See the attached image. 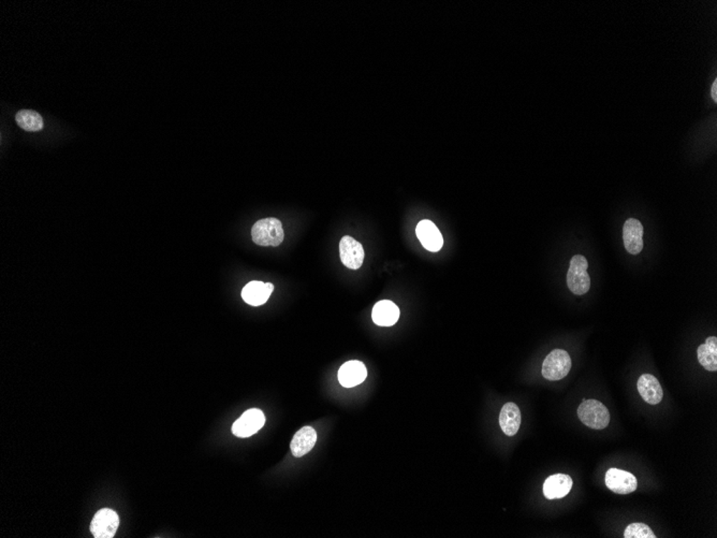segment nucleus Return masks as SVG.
<instances>
[{
	"instance_id": "nucleus-8",
	"label": "nucleus",
	"mask_w": 717,
	"mask_h": 538,
	"mask_svg": "<svg viewBox=\"0 0 717 538\" xmlns=\"http://www.w3.org/2000/svg\"><path fill=\"white\" fill-rule=\"evenodd\" d=\"M606 485L608 489L617 494H629L636 491L638 487L637 479L629 471L612 467L606 474Z\"/></svg>"
},
{
	"instance_id": "nucleus-18",
	"label": "nucleus",
	"mask_w": 717,
	"mask_h": 538,
	"mask_svg": "<svg viewBox=\"0 0 717 538\" xmlns=\"http://www.w3.org/2000/svg\"><path fill=\"white\" fill-rule=\"evenodd\" d=\"M698 360L706 371L715 372L717 370V338L710 336L706 338L704 344L700 345L697 350Z\"/></svg>"
},
{
	"instance_id": "nucleus-2",
	"label": "nucleus",
	"mask_w": 717,
	"mask_h": 538,
	"mask_svg": "<svg viewBox=\"0 0 717 538\" xmlns=\"http://www.w3.org/2000/svg\"><path fill=\"white\" fill-rule=\"evenodd\" d=\"M578 416L586 427L602 430L610 423L608 408L598 400H585L578 408Z\"/></svg>"
},
{
	"instance_id": "nucleus-21",
	"label": "nucleus",
	"mask_w": 717,
	"mask_h": 538,
	"mask_svg": "<svg viewBox=\"0 0 717 538\" xmlns=\"http://www.w3.org/2000/svg\"><path fill=\"white\" fill-rule=\"evenodd\" d=\"M711 95H712L713 101L716 103L717 101V80L713 82L712 88H711Z\"/></svg>"
},
{
	"instance_id": "nucleus-16",
	"label": "nucleus",
	"mask_w": 717,
	"mask_h": 538,
	"mask_svg": "<svg viewBox=\"0 0 717 538\" xmlns=\"http://www.w3.org/2000/svg\"><path fill=\"white\" fill-rule=\"evenodd\" d=\"M317 442V433L311 427H303L293 436L290 444L291 452L297 458L309 454Z\"/></svg>"
},
{
	"instance_id": "nucleus-11",
	"label": "nucleus",
	"mask_w": 717,
	"mask_h": 538,
	"mask_svg": "<svg viewBox=\"0 0 717 538\" xmlns=\"http://www.w3.org/2000/svg\"><path fill=\"white\" fill-rule=\"evenodd\" d=\"M367 377V370L361 361L351 360L344 363L338 371V381L345 388L360 385Z\"/></svg>"
},
{
	"instance_id": "nucleus-15",
	"label": "nucleus",
	"mask_w": 717,
	"mask_h": 538,
	"mask_svg": "<svg viewBox=\"0 0 717 538\" xmlns=\"http://www.w3.org/2000/svg\"><path fill=\"white\" fill-rule=\"evenodd\" d=\"M573 479L565 474H556L546 479L544 483V494L548 500H556L566 496L573 488Z\"/></svg>"
},
{
	"instance_id": "nucleus-5",
	"label": "nucleus",
	"mask_w": 717,
	"mask_h": 538,
	"mask_svg": "<svg viewBox=\"0 0 717 538\" xmlns=\"http://www.w3.org/2000/svg\"><path fill=\"white\" fill-rule=\"evenodd\" d=\"M120 527V518L114 510L103 508L93 517L91 532L95 538H112Z\"/></svg>"
},
{
	"instance_id": "nucleus-3",
	"label": "nucleus",
	"mask_w": 717,
	"mask_h": 538,
	"mask_svg": "<svg viewBox=\"0 0 717 538\" xmlns=\"http://www.w3.org/2000/svg\"><path fill=\"white\" fill-rule=\"evenodd\" d=\"M589 261L582 255H575L571 258L570 267L567 273V285L571 292L582 296L589 292L591 287V277L587 273Z\"/></svg>"
},
{
	"instance_id": "nucleus-10",
	"label": "nucleus",
	"mask_w": 717,
	"mask_h": 538,
	"mask_svg": "<svg viewBox=\"0 0 717 538\" xmlns=\"http://www.w3.org/2000/svg\"><path fill=\"white\" fill-rule=\"evenodd\" d=\"M623 241L629 254H640L643 248V227L639 220L629 218L623 227Z\"/></svg>"
},
{
	"instance_id": "nucleus-7",
	"label": "nucleus",
	"mask_w": 717,
	"mask_h": 538,
	"mask_svg": "<svg viewBox=\"0 0 717 538\" xmlns=\"http://www.w3.org/2000/svg\"><path fill=\"white\" fill-rule=\"evenodd\" d=\"M362 244L349 236H343L340 242V256L343 265L350 270L360 269L365 261Z\"/></svg>"
},
{
	"instance_id": "nucleus-9",
	"label": "nucleus",
	"mask_w": 717,
	"mask_h": 538,
	"mask_svg": "<svg viewBox=\"0 0 717 538\" xmlns=\"http://www.w3.org/2000/svg\"><path fill=\"white\" fill-rule=\"evenodd\" d=\"M415 234H417L421 244L428 251L436 253V251H440L444 245L442 234L431 220H421L415 228Z\"/></svg>"
},
{
	"instance_id": "nucleus-6",
	"label": "nucleus",
	"mask_w": 717,
	"mask_h": 538,
	"mask_svg": "<svg viewBox=\"0 0 717 538\" xmlns=\"http://www.w3.org/2000/svg\"><path fill=\"white\" fill-rule=\"evenodd\" d=\"M265 423V416L261 409H248L234 423L232 433L238 437H249L257 433Z\"/></svg>"
},
{
	"instance_id": "nucleus-19",
	"label": "nucleus",
	"mask_w": 717,
	"mask_h": 538,
	"mask_svg": "<svg viewBox=\"0 0 717 538\" xmlns=\"http://www.w3.org/2000/svg\"><path fill=\"white\" fill-rule=\"evenodd\" d=\"M18 126L26 132H36L43 128V120L38 112L33 110H22L16 115Z\"/></svg>"
},
{
	"instance_id": "nucleus-12",
	"label": "nucleus",
	"mask_w": 717,
	"mask_h": 538,
	"mask_svg": "<svg viewBox=\"0 0 717 538\" xmlns=\"http://www.w3.org/2000/svg\"><path fill=\"white\" fill-rule=\"evenodd\" d=\"M273 290L274 285L271 282L253 280L243 288L242 298L247 304L259 307L267 303Z\"/></svg>"
},
{
	"instance_id": "nucleus-14",
	"label": "nucleus",
	"mask_w": 717,
	"mask_h": 538,
	"mask_svg": "<svg viewBox=\"0 0 717 538\" xmlns=\"http://www.w3.org/2000/svg\"><path fill=\"white\" fill-rule=\"evenodd\" d=\"M372 319L380 327H391L400 319V309L392 301H379L374 305Z\"/></svg>"
},
{
	"instance_id": "nucleus-17",
	"label": "nucleus",
	"mask_w": 717,
	"mask_h": 538,
	"mask_svg": "<svg viewBox=\"0 0 717 538\" xmlns=\"http://www.w3.org/2000/svg\"><path fill=\"white\" fill-rule=\"evenodd\" d=\"M500 425L506 435L513 436L521 425V411L515 403L509 402L503 406L500 414Z\"/></svg>"
},
{
	"instance_id": "nucleus-20",
	"label": "nucleus",
	"mask_w": 717,
	"mask_h": 538,
	"mask_svg": "<svg viewBox=\"0 0 717 538\" xmlns=\"http://www.w3.org/2000/svg\"><path fill=\"white\" fill-rule=\"evenodd\" d=\"M625 538H655V534L644 523H631L624 532Z\"/></svg>"
},
{
	"instance_id": "nucleus-4",
	"label": "nucleus",
	"mask_w": 717,
	"mask_h": 538,
	"mask_svg": "<svg viewBox=\"0 0 717 538\" xmlns=\"http://www.w3.org/2000/svg\"><path fill=\"white\" fill-rule=\"evenodd\" d=\"M571 369V359L564 350H554L546 357L542 363V375L548 381H561L568 375Z\"/></svg>"
},
{
	"instance_id": "nucleus-13",
	"label": "nucleus",
	"mask_w": 717,
	"mask_h": 538,
	"mask_svg": "<svg viewBox=\"0 0 717 538\" xmlns=\"http://www.w3.org/2000/svg\"><path fill=\"white\" fill-rule=\"evenodd\" d=\"M637 388L640 396L648 404L656 405L662 402V396H664L662 386H660L658 378L652 374H643L640 376Z\"/></svg>"
},
{
	"instance_id": "nucleus-1",
	"label": "nucleus",
	"mask_w": 717,
	"mask_h": 538,
	"mask_svg": "<svg viewBox=\"0 0 717 538\" xmlns=\"http://www.w3.org/2000/svg\"><path fill=\"white\" fill-rule=\"evenodd\" d=\"M251 238L259 246H280L285 238L282 222L274 217L258 220L251 228Z\"/></svg>"
}]
</instances>
